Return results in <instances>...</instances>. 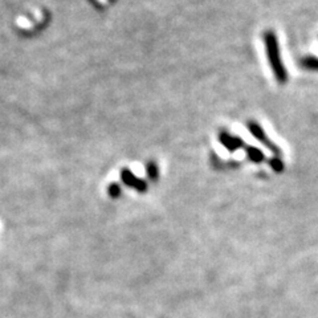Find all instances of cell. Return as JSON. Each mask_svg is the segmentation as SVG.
Returning a JSON list of instances; mask_svg holds the SVG:
<instances>
[{
    "label": "cell",
    "mask_w": 318,
    "mask_h": 318,
    "mask_svg": "<svg viewBox=\"0 0 318 318\" xmlns=\"http://www.w3.org/2000/svg\"><path fill=\"white\" fill-rule=\"evenodd\" d=\"M110 195H112V196H117V195H120V187L110 186Z\"/></svg>",
    "instance_id": "obj_2"
},
{
    "label": "cell",
    "mask_w": 318,
    "mask_h": 318,
    "mask_svg": "<svg viewBox=\"0 0 318 318\" xmlns=\"http://www.w3.org/2000/svg\"><path fill=\"white\" fill-rule=\"evenodd\" d=\"M308 66L309 68H317L318 69V61L317 60H308Z\"/></svg>",
    "instance_id": "obj_3"
},
{
    "label": "cell",
    "mask_w": 318,
    "mask_h": 318,
    "mask_svg": "<svg viewBox=\"0 0 318 318\" xmlns=\"http://www.w3.org/2000/svg\"><path fill=\"white\" fill-rule=\"evenodd\" d=\"M276 41L273 39V36L269 35L268 36V47H269V52H271V57H272V62H273V66H275V70L279 78L281 81H284V78H285V74H284V70L280 65V60H279V56H277V45H276Z\"/></svg>",
    "instance_id": "obj_1"
}]
</instances>
